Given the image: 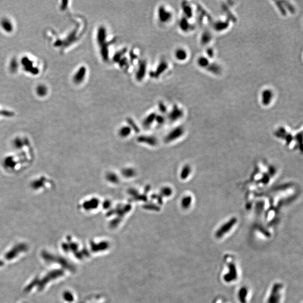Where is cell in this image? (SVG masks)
I'll list each match as a JSON object with an SVG mask.
<instances>
[{
    "label": "cell",
    "mask_w": 303,
    "mask_h": 303,
    "mask_svg": "<svg viewBox=\"0 0 303 303\" xmlns=\"http://www.w3.org/2000/svg\"><path fill=\"white\" fill-rule=\"evenodd\" d=\"M1 25L2 28L8 33L11 32L13 30V25L11 22L7 19H3L1 22Z\"/></svg>",
    "instance_id": "cell-12"
},
{
    "label": "cell",
    "mask_w": 303,
    "mask_h": 303,
    "mask_svg": "<svg viewBox=\"0 0 303 303\" xmlns=\"http://www.w3.org/2000/svg\"><path fill=\"white\" fill-rule=\"evenodd\" d=\"M31 190L36 194H43L51 191L56 188L54 180L50 176L45 175H38L33 177L29 183Z\"/></svg>",
    "instance_id": "cell-2"
},
{
    "label": "cell",
    "mask_w": 303,
    "mask_h": 303,
    "mask_svg": "<svg viewBox=\"0 0 303 303\" xmlns=\"http://www.w3.org/2000/svg\"><path fill=\"white\" fill-rule=\"evenodd\" d=\"M86 68L81 66L75 74L74 75L73 81L76 84H80L84 80L86 75Z\"/></svg>",
    "instance_id": "cell-7"
},
{
    "label": "cell",
    "mask_w": 303,
    "mask_h": 303,
    "mask_svg": "<svg viewBox=\"0 0 303 303\" xmlns=\"http://www.w3.org/2000/svg\"><path fill=\"white\" fill-rule=\"evenodd\" d=\"M10 145L11 151L35 153L33 143L31 139L27 136L18 135L14 136L11 139Z\"/></svg>",
    "instance_id": "cell-3"
},
{
    "label": "cell",
    "mask_w": 303,
    "mask_h": 303,
    "mask_svg": "<svg viewBox=\"0 0 303 303\" xmlns=\"http://www.w3.org/2000/svg\"><path fill=\"white\" fill-rule=\"evenodd\" d=\"M281 288V285L279 283H276L273 286L268 299V303H279L280 299V295L279 291Z\"/></svg>",
    "instance_id": "cell-6"
},
{
    "label": "cell",
    "mask_w": 303,
    "mask_h": 303,
    "mask_svg": "<svg viewBox=\"0 0 303 303\" xmlns=\"http://www.w3.org/2000/svg\"><path fill=\"white\" fill-rule=\"evenodd\" d=\"M22 64L24 68H25L26 71H28L33 74H36L38 73V68L33 67V62L31 60H30L28 57H23Z\"/></svg>",
    "instance_id": "cell-8"
},
{
    "label": "cell",
    "mask_w": 303,
    "mask_h": 303,
    "mask_svg": "<svg viewBox=\"0 0 303 303\" xmlns=\"http://www.w3.org/2000/svg\"><path fill=\"white\" fill-rule=\"evenodd\" d=\"M15 115L14 112L5 110H0V116H4L5 117H11Z\"/></svg>",
    "instance_id": "cell-17"
},
{
    "label": "cell",
    "mask_w": 303,
    "mask_h": 303,
    "mask_svg": "<svg viewBox=\"0 0 303 303\" xmlns=\"http://www.w3.org/2000/svg\"><path fill=\"white\" fill-rule=\"evenodd\" d=\"M157 13L158 19L162 23H168L172 19V13L163 6H161L158 8Z\"/></svg>",
    "instance_id": "cell-5"
},
{
    "label": "cell",
    "mask_w": 303,
    "mask_h": 303,
    "mask_svg": "<svg viewBox=\"0 0 303 303\" xmlns=\"http://www.w3.org/2000/svg\"><path fill=\"white\" fill-rule=\"evenodd\" d=\"M247 290L245 288H242L239 291V299L241 303H245V298L247 296Z\"/></svg>",
    "instance_id": "cell-16"
},
{
    "label": "cell",
    "mask_w": 303,
    "mask_h": 303,
    "mask_svg": "<svg viewBox=\"0 0 303 303\" xmlns=\"http://www.w3.org/2000/svg\"><path fill=\"white\" fill-rule=\"evenodd\" d=\"M273 93L272 90L270 89H266L262 92V104L267 106L268 105L273 99Z\"/></svg>",
    "instance_id": "cell-9"
},
{
    "label": "cell",
    "mask_w": 303,
    "mask_h": 303,
    "mask_svg": "<svg viewBox=\"0 0 303 303\" xmlns=\"http://www.w3.org/2000/svg\"><path fill=\"white\" fill-rule=\"evenodd\" d=\"M146 71V65H145V62H143L142 64H141V65H140L139 66V70L138 71V72L136 73V77L139 79H140L143 78L144 77V75L145 74V73H144L143 71Z\"/></svg>",
    "instance_id": "cell-13"
},
{
    "label": "cell",
    "mask_w": 303,
    "mask_h": 303,
    "mask_svg": "<svg viewBox=\"0 0 303 303\" xmlns=\"http://www.w3.org/2000/svg\"><path fill=\"white\" fill-rule=\"evenodd\" d=\"M10 68H11L12 71H15L17 69V68H18V64H17L16 60H13L11 61V64H10Z\"/></svg>",
    "instance_id": "cell-18"
},
{
    "label": "cell",
    "mask_w": 303,
    "mask_h": 303,
    "mask_svg": "<svg viewBox=\"0 0 303 303\" xmlns=\"http://www.w3.org/2000/svg\"><path fill=\"white\" fill-rule=\"evenodd\" d=\"M198 64L199 66L202 67H207L210 64L208 59L205 57H199L198 61Z\"/></svg>",
    "instance_id": "cell-15"
},
{
    "label": "cell",
    "mask_w": 303,
    "mask_h": 303,
    "mask_svg": "<svg viewBox=\"0 0 303 303\" xmlns=\"http://www.w3.org/2000/svg\"><path fill=\"white\" fill-rule=\"evenodd\" d=\"M229 268L230 272L228 274L226 275L224 277V280L227 282L235 280L237 277V272L235 265L233 264H230Z\"/></svg>",
    "instance_id": "cell-10"
},
{
    "label": "cell",
    "mask_w": 303,
    "mask_h": 303,
    "mask_svg": "<svg viewBox=\"0 0 303 303\" xmlns=\"http://www.w3.org/2000/svg\"><path fill=\"white\" fill-rule=\"evenodd\" d=\"M237 222V219L233 217L231 218L227 222H226L223 224L216 233V236L218 238L221 237L224 235L226 233L229 232L231 229L234 227V226Z\"/></svg>",
    "instance_id": "cell-4"
},
{
    "label": "cell",
    "mask_w": 303,
    "mask_h": 303,
    "mask_svg": "<svg viewBox=\"0 0 303 303\" xmlns=\"http://www.w3.org/2000/svg\"><path fill=\"white\" fill-rule=\"evenodd\" d=\"M175 57L176 60L180 61H184L187 59L188 53L187 51L182 48H178L175 52Z\"/></svg>",
    "instance_id": "cell-11"
},
{
    "label": "cell",
    "mask_w": 303,
    "mask_h": 303,
    "mask_svg": "<svg viewBox=\"0 0 303 303\" xmlns=\"http://www.w3.org/2000/svg\"><path fill=\"white\" fill-rule=\"evenodd\" d=\"M34 158V153L11 151L2 157L0 165L2 169L8 174H19L32 165Z\"/></svg>",
    "instance_id": "cell-1"
},
{
    "label": "cell",
    "mask_w": 303,
    "mask_h": 303,
    "mask_svg": "<svg viewBox=\"0 0 303 303\" xmlns=\"http://www.w3.org/2000/svg\"><path fill=\"white\" fill-rule=\"evenodd\" d=\"M37 93L40 97H43L46 95L47 93V89L46 87L43 85H39L37 88Z\"/></svg>",
    "instance_id": "cell-14"
}]
</instances>
